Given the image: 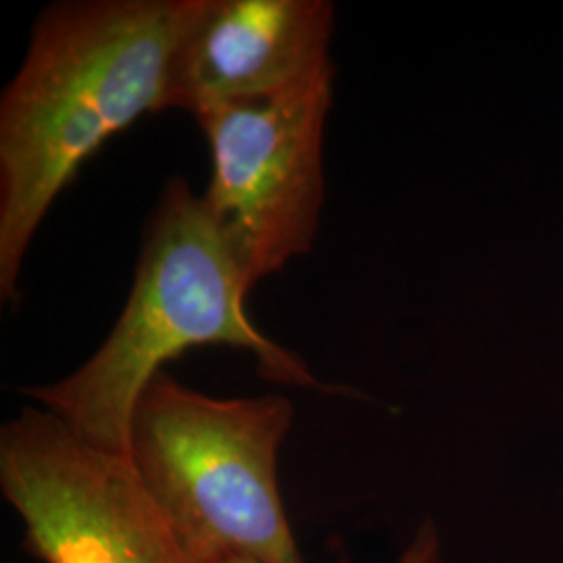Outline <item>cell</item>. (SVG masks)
<instances>
[{
	"label": "cell",
	"mask_w": 563,
	"mask_h": 563,
	"mask_svg": "<svg viewBox=\"0 0 563 563\" xmlns=\"http://www.w3.org/2000/svg\"><path fill=\"white\" fill-rule=\"evenodd\" d=\"M328 0H202L169 65L165 111L263 101L334 69Z\"/></svg>",
	"instance_id": "6"
},
{
	"label": "cell",
	"mask_w": 563,
	"mask_h": 563,
	"mask_svg": "<svg viewBox=\"0 0 563 563\" xmlns=\"http://www.w3.org/2000/svg\"><path fill=\"white\" fill-rule=\"evenodd\" d=\"M202 0H65L34 23L0 99V297L60 192L113 136L165 111L174 51Z\"/></svg>",
	"instance_id": "1"
},
{
	"label": "cell",
	"mask_w": 563,
	"mask_h": 563,
	"mask_svg": "<svg viewBox=\"0 0 563 563\" xmlns=\"http://www.w3.org/2000/svg\"><path fill=\"white\" fill-rule=\"evenodd\" d=\"M230 563H255L239 560ZM399 563H441V539L432 523H423L413 537V541L405 549Z\"/></svg>",
	"instance_id": "7"
},
{
	"label": "cell",
	"mask_w": 563,
	"mask_h": 563,
	"mask_svg": "<svg viewBox=\"0 0 563 563\" xmlns=\"http://www.w3.org/2000/svg\"><path fill=\"white\" fill-rule=\"evenodd\" d=\"M0 486L44 563H192L125 455L86 443L42 407L0 428Z\"/></svg>",
	"instance_id": "5"
},
{
	"label": "cell",
	"mask_w": 563,
	"mask_h": 563,
	"mask_svg": "<svg viewBox=\"0 0 563 563\" xmlns=\"http://www.w3.org/2000/svg\"><path fill=\"white\" fill-rule=\"evenodd\" d=\"M332 97L334 69L278 97L195 118L211 153L202 199L249 292L313 249L325 201L323 134Z\"/></svg>",
	"instance_id": "4"
},
{
	"label": "cell",
	"mask_w": 563,
	"mask_h": 563,
	"mask_svg": "<svg viewBox=\"0 0 563 563\" xmlns=\"http://www.w3.org/2000/svg\"><path fill=\"white\" fill-rule=\"evenodd\" d=\"M249 288L202 195L174 176L151 213L130 297L97 353L57 383L23 388L86 443L128 457L136 401L167 362L197 346L255 355L263 378L341 390L265 336L246 313Z\"/></svg>",
	"instance_id": "2"
},
{
	"label": "cell",
	"mask_w": 563,
	"mask_h": 563,
	"mask_svg": "<svg viewBox=\"0 0 563 563\" xmlns=\"http://www.w3.org/2000/svg\"><path fill=\"white\" fill-rule=\"evenodd\" d=\"M282 395L218 399L159 372L142 390L128 460L192 563H305L282 504Z\"/></svg>",
	"instance_id": "3"
}]
</instances>
